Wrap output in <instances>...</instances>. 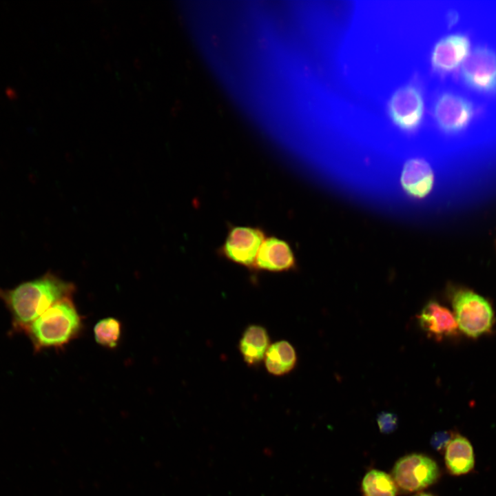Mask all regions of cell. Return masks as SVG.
Segmentation results:
<instances>
[{
	"mask_svg": "<svg viewBox=\"0 0 496 496\" xmlns=\"http://www.w3.org/2000/svg\"><path fill=\"white\" fill-rule=\"evenodd\" d=\"M73 283L50 271L9 289H0V299L9 309L14 327L24 331L35 319L57 301L72 296Z\"/></svg>",
	"mask_w": 496,
	"mask_h": 496,
	"instance_id": "6da1fadb",
	"label": "cell"
},
{
	"mask_svg": "<svg viewBox=\"0 0 496 496\" xmlns=\"http://www.w3.org/2000/svg\"><path fill=\"white\" fill-rule=\"evenodd\" d=\"M83 327L80 315L72 300L65 297L52 304L24 330L35 351L64 347L76 338Z\"/></svg>",
	"mask_w": 496,
	"mask_h": 496,
	"instance_id": "7a4b0ae2",
	"label": "cell"
},
{
	"mask_svg": "<svg viewBox=\"0 0 496 496\" xmlns=\"http://www.w3.org/2000/svg\"><path fill=\"white\" fill-rule=\"evenodd\" d=\"M451 298L458 328L466 335L475 338L491 330L494 312L485 298L469 289H459L451 293Z\"/></svg>",
	"mask_w": 496,
	"mask_h": 496,
	"instance_id": "3957f363",
	"label": "cell"
},
{
	"mask_svg": "<svg viewBox=\"0 0 496 496\" xmlns=\"http://www.w3.org/2000/svg\"><path fill=\"white\" fill-rule=\"evenodd\" d=\"M440 471L431 457L420 453H411L400 457L394 464L391 477L397 486L405 492L421 490L435 484Z\"/></svg>",
	"mask_w": 496,
	"mask_h": 496,
	"instance_id": "277c9868",
	"label": "cell"
},
{
	"mask_svg": "<svg viewBox=\"0 0 496 496\" xmlns=\"http://www.w3.org/2000/svg\"><path fill=\"white\" fill-rule=\"evenodd\" d=\"M266 237L265 231L258 227L230 226L218 254L231 262L252 269Z\"/></svg>",
	"mask_w": 496,
	"mask_h": 496,
	"instance_id": "5b68a950",
	"label": "cell"
},
{
	"mask_svg": "<svg viewBox=\"0 0 496 496\" xmlns=\"http://www.w3.org/2000/svg\"><path fill=\"white\" fill-rule=\"evenodd\" d=\"M387 111L392 122L402 131L416 130L422 123L424 113L420 90L411 84L400 87L389 101Z\"/></svg>",
	"mask_w": 496,
	"mask_h": 496,
	"instance_id": "8992f818",
	"label": "cell"
},
{
	"mask_svg": "<svg viewBox=\"0 0 496 496\" xmlns=\"http://www.w3.org/2000/svg\"><path fill=\"white\" fill-rule=\"evenodd\" d=\"M464 83L478 92H496V53L487 47H477L464 61L461 70Z\"/></svg>",
	"mask_w": 496,
	"mask_h": 496,
	"instance_id": "52a82bcc",
	"label": "cell"
},
{
	"mask_svg": "<svg viewBox=\"0 0 496 496\" xmlns=\"http://www.w3.org/2000/svg\"><path fill=\"white\" fill-rule=\"evenodd\" d=\"M433 112L437 125L446 134L463 131L474 116L473 106L468 99L448 92L437 98Z\"/></svg>",
	"mask_w": 496,
	"mask_h": 496,
	"instance_id": "ba28073f",
	"label": "cell"
},
{
	"mask_svg": "<svg viewBox=\"0 0 496 496\" xmlns=\"http://www.w3.org/2000/svg\"><path fill=\"white\" fill-rule=\"evenodd\" d=\"M297 260L291 245L277 236L266 237L252 269L256 271L282 272L296 268Z\"/></svg>",
	"mask_w": 496,
	"mask_h": 496,
	"instance_id": "9c48e42d",
	"label": "cell"
},
{
	"mask_svg": "<svg viewBox=\"0 0 496 496\" xmlns=\"http://www.w3.org/2000/svg\"><path fill=\"white\" fill-rule=\"evenodd\" d=\"M470 41L462 34H453L441 39L435 45L431 63L436 72L446 74L455 70L469 54Z\"/></svg>",
	"mask_w": 496,
	"mask_h": 496,
	"instance_id": "30bf717a",
	"label": "cell"
},
{
	"mask_svg": "<svg viewBox=\"0 0 496 496\" xmlns=\"http://www.w3.org/2000/svg\"><path fill=\"white\" fill-rule=\"evenodd\" d=\"M417 320L420 328L436 340L457 334L458 326L454 314L436 300H430L424 305Z\"/></svg>",
	"mask_w": 496,
	"mask_h": 496,
	"instance_id": "8fae6325",
	"label": "cell"
},
{
	"mask_svg": "<svg viewBox=\"0 0 496 496\" xmlns=\"http://www.w3.org/2000/svg\"><path fill=\"white\" fill-rule=\"evenodd\" d=\"M400 182L404 192L414 198H423L431 191L434 174L430 165L422 158H414L404 165Z\"/></svg>",
	"mask_w": 496,
	"mask_h": 496,
	"instance_id": "7c38bea8",
	"label": "cell"
},
{
	"mask_svg": "<svg viewBox=\"0 0 496 496\" xmlns=\"http://www.w3.org/2000/svg\"><path fill=\"white\" fill-rule=\"evenodd\" d=\"M444 461L452 475H464L472 471L475 455L470 441L459 434L454 435L446 448Z\"/></svg>",
	"mask_w": 496,
	"mask_h": 496,
	"instance_id": "4fadbf2b",
	"label": "cell"
},
{
	"mask_svg": "<svg viewBox=\"0 0 496 496\" xmlns=\"http://www.w3.org/2000/svg\"><path fill=\"white\" fill-rule=\"evenodd\" d=\"M269 336L260 325H250L242 333L239 349L244 361L249 366L261 362L269 347Z\"/></svg>",
	"mask_w": 496,
	"mask_h": 496,
	"instance_id": "5bb4252c",
	"label": "cell"
},
{
	"mask_svg": "<svg viewBox=\"0 0 496 496\" xmlns=\"http://www.w3.org/2000/svg\"><path fill=\"white\" fill-rule=\"evenodd\" d=\"M297 356L293 346L287 341H278L269 346L265 364L269 373L283 375L289 373L296 364Z\"/></svg>",
	"mask_w": 496,
	"mask_h": 496,
	"instance_id": "9a60e30c",
	"label": "cell"
},
{
	"mask_svg": "<svg viewBox=\"0 0 496 496\" xmlns=\"http://www.w3.org/2000/svg\"><path fill=\"white\" fill-rule=\"evenodd\" d=\"M361 486L364 496H396L397 487L392 477L377 469L365 474Z\"/></svg>",
	"mask_w": 496,
	"mask_h": 496,
	"instance_id": "2e32d148",
	"label": "cell"
},
{
	"mask_svg": "<svg viewBox=\"0 0 496 496\" xmlns=\"http://www.w3.org/2000/svg\"><path fill=\"white\" fill-rule=\"evenodd\" d=\"M122 324L120 320L113 317H108L99 320L94 327V335L96 342L101 346L108 348H116L121 338Z\"/></svg>",
	"mask_w": 496,
	"mask_h": 496,
	"instance_id": "e0dca14e",
	"label": "cell"
},
{
	"mask_svg": "<svg viewBox=\"0 0 496 496\" xmlns=\"http://www.w3.org/2000/svg\"><path fill=\"white\" fill-rule=\"evenodd\" d=\"M377 424L381 433L389 434L397 427V415L388 411H382L377 415Z\"/></svg>",
	"mask_w": 496,
	"mask_h": 496,
	"instance_id": "ac0fdd59",
	"label": "cell"
},
{
	"mask_svg": "<svg viewBox=\"0 0 496 496\" xmlns=\"http://www.w3.org/2000/svg\"><path fill=\"white\" fill-rule=\"evenodd\" d=\"M453 437V435L451 432L446 431H437L431 437L430 444L435 450L442 451L446 449Z\"/></svg>",
	"mask_w": 496,
	"mask_h": 496,
	"instance_id": "d6986e66",
	"label": "cell"
},
{
	"mask_svg": "<svg viewBox=\"0 0 496 496\" xmlns=\"http://www.w3.org/2000/svg\"><path fill=\"white\" fill-rule=\"evenodd\" d=\"M413 496H435V495H433L431 493H420L416 494Z\"/></svg>",
	"mask_w": 496,
	"mask_h": 496,
	"instance_id": "ffe728a7",
	"label": "cell"
}]
</instances>
